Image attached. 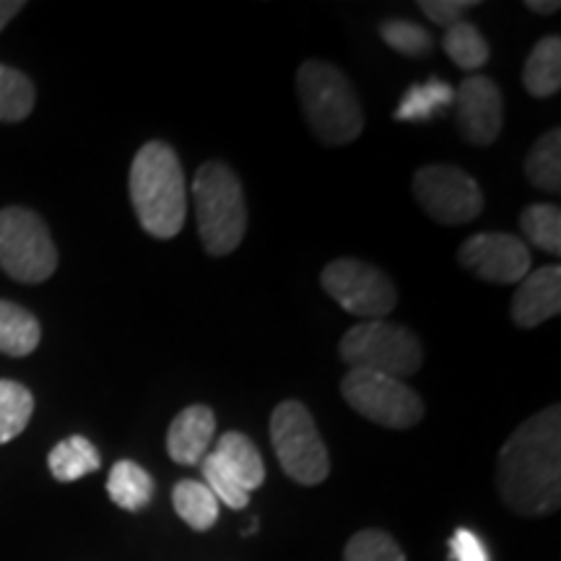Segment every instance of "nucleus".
I'll list each match as a JSON object with an SVG mask.
<instances>
[{
	"instance_id": "obj_28",
	"label": "nucleus",
	"mask_w": 561,
	"mask_h": 561,
	"mask_svg": "<svg viewBox=\"0 0 561 561\" xmlns=\"http://www.w3.org/2000/svg\"><path fill=\"white\" fill-rule=\"evenodd\" d=\"M380 37L388 47L396 53L409 55V58H424V55L432 53L434 39L432 34L424 30V26L413 24V21L405 19H390L380 26Z\"/></svg>"
},
{
	"instance_id": "obj_2",
	"label": "nucleus",
	"mask_w": 561,
	"mask_h": 561,
	"mask_svg": "<svg viewBox=\"0 0 561 561\" xmlns=\"http://www.w3.org/2000/svg\"><path fill=\"white\" fill-rule=\"evenodd\" d=\"M130 203L140 227L157 240H172L185 227L187 187L178 153L164 140H149L130 164Z\"/></svg>"
},
{
	"instance_id": "obj_10",
	"label": "nucleus",
	"mask_w": 561,
	"mask_h": 561,
	"mask_svg": "<svg viewBox=\"0 0 561 561\" xmlns=\"http://www.w3.org/2000/svg\"><path fill=\"white\" fill-rule=\"evenodd\" d=\"M322 289L339 301L343 310L362 320H385L396 310L398 291L392 280L375 265L339 257L322 268Z\"/></svg>"
},
{
	"instance_id": "obj_7",
	"label": "nucleus",
	"mask_w": 561,
	"mask_h": 561,
	"mask_svg": "<svg viewBox=\"0 0 561 561\" xmlns=\"http://www.w3.org/2000/svg\"><path fill=\"white\" fill-rule=\"evenodd\" d=\"M0 268L21 284H42L58 268V250L45 221L30 208L0 210Z\"/></svg>"
},
{
	"instance_id": "obj_26",
	"label": "nucleus",
	"mask_w": 561,
	"mask_h": 561,
	"mask_svg": "<svg viewBox=\"0 0 561 561\" xmlns=\"http://www.w3.org/2000/svg\"><path fill=\"white\" fill-rule=\"evenodd\" d=\"M520 227L525 237L541 248L543 252H551V255H559L561 252V210L559 206H551V203H536V206H528L520 216Z\"/></svg>"
},
{
	"instance_id": "obj_1",
	"label": "nucleus",
	"mask_w": 561,
	"mask_h": 561,
	"mask_svg": "<svg viewBox=\"0 0 561 561\" xmlns=\"http://www.w3.org/2000/svg\"><path fill=\"white\" fill-rule=\"evenodd\" d=\"M502 502L523 517H543L561 504V409L549 405L523 421L496 462Z\"/></svg>"
},
{
	"instance_id": "obj_6",
	"label": "nucleus",
	"mask_w": 561,
	"mask_h": 561,
	"mask_svg": "<svg viewBox=\"0 0 561 561\" xmlns=\"http://www.w3.org/2000/svg\"><path fill=\"white\" fill-rule=\"evenodd\" d=\"M271 445L284 473L301 486H318L331 473L328 447L305 403L284 401L273 409Z\"/></svg>"
},
{
	"instance_id": "obj_31",
	"label": "nucleus",
	"mask_w": 561,
	"mask_h": 561,
	"mask_svg": "<svg viewBox=\"0 0 561 561\" xmlns=\"http://www.w3.org/2000/svg\"><path fill=\"white\" fill-rule=\"evenodd\" d=\"M19 11H24V3H21V0H0V32L5 30V24H9Z\"/></svg>"
},
{
	"instance_id": "obj_22",
	"label": "nucleus",
	"mask_w": 561,
	"mask_h": 561,
	"mask_svg": "<svg viewBox=\"0 0 561 561\" xmlns=\"http://www.w3.org/2000/svg\"><path fill=\"white\" fill-rule=\"evenodd\" d=\"M525 178L538 191L559 193L561 191V130L551 128L533 146L525 159Z\"/></svg>"
},
{
	"instance_id": "obj_13",
	"label": "nucleus",
	"mask_w": 561,
	"mask_h": 561,
	"mask_svg": "<svg viewBox=\"0 0 561 561\" xmlns=\"http://www.w3.org/2000/svg\"><path fill=\"white\" fill-rule=\"evenodd\" d=\"M455 117L460 136L473 146H491L502 133V91L486 76H468L455 91Z\"/></svg>"
},
{
	"instance_id": "obj_27",
	"label": "nucleus",
	"mask_w": 561,
	"mask_h": 561,
	"mask_svg": "<svg viewBox=\"0 0 561 561\" xmlns=\"http://www.w3.org/2000/svg\"><path fill=\"white\" fill-rule=\"evenodd\" d=\"M343 561H405V553L390 533L359 530L346 543Z\"/></svg>"
},
{
	"instance_id": "obj_17",
	"label": "nucleus",
	"mask_w": 561,
	"mask_h": 561,
	"mask_svg": "<svg viewBox=\"0 0 561 561\" xmlns=\"http://www.w3.org/2000/svg\"><path fill=\"white\" fill-rule=\"evenodd\" d=\"M107 494L125 512H140L149 507L153 496V479L146 468L133 460H117L107 479Z\"/></svg>"
},
{
	"instance_id": "obj_3",
	"label": "nucleus",
	"mask_w": 561,
	"mask_h": 561,
	"mask_svg": "<svg viewBox=\"0 0 561 561\" xmlns=\"http://www.w3.org/2000/svg\"><path fill=\"white\" fill-rule=\"evenodd\" d=\"M297 94L314 138L328 146L351 144L362 136L364 112L354 87L325 60H307L297 70Z\"/></svg>"
},
{
	"instance_id": "obj_20",
	"label": "nucleus",
	"mask_w": 561,
	"mask_h": 561,
	"mask_svg": "<svg viewBox=\"0 0 561 561\" xmlns=\"http://www.w3.org/2000/svg\"><path fill=\"white\" fill-rule=\"evenodd\" d=\"M42 328L37 318L13 301L0 299V354L30 356L39 346Z\"/></svg>"
},
{
	"instance_id": "obj_29",
	"label": "nucleus",
	"mask_w": 561,
	"mask_h": 561,
	"mask_svg": "<svg viewBox=\"0 0 561 561\" xmlns=\"http://www.w3.org/2000/svg\"><path fill=\"white\" fill-rule=\"evenodd\" d=\"M476 0H421L419 9L426 13V19H432L434 24L439 26H453L458 24V21H462V16H466L468 11L476 9Z\"/></svg>"
},
{
	"instance_id": "obj_15",
	"label": "nucleus",
	"mask_w": 561,
	"mask_h": 561,
	"mask_svg": "<svg viewBox=\"0 0 561 561\" xmlns=\"http://www.w3.org/2000/svg\"><path fill=\"white\" fill-rule=\"evenodd\" d=\"M216 434V416L208 405H187L172 419L167 432V453L180 466H198L208 455Z\"/></svg>"
},
{
	"instance_id": "obj_21",
	"label": "nucleus",
	"mask_w": 561,
	"mask_h": 561,
	"mask_svg": "<svg viewBox=\"0 0 561 561\" xmlns=\"http://www.w3.org/2000/svg\"><path fill=\"white\" fill-rule=\"evenodd\" d=\"M455 104V89L442 79H430L416 83L403 94L396 110L398 123H426L437 115V110H447Z\"/></svg>"
},
{
	"instance_id": "obj_14",
	"label": "nucleus",
	"mask_w": 561,
	"mask_h": 561,
	"mask_svg": "<svg viewBox=\"0 0 561 561\" xmlns=\"http://www.w3.org/2000/svg\"><path fill=\"white\" fill-rule=\"evenodd\" d=\"M561 312V268L559 265H543V268L528 273L517 286L512 299V320L515 325L538 328L541 322L557 318Z\"/></svg>"
},
{
	"instance_id": "obj_25",
	"label": "nucleus",
	"mask_w": 561,
	"mask_h": 561,
	"mask_svg": "<svg viewBox=\"0 0 561 561\" xmlns=\"http://www.w3.org/2000/svg\"><path fill=\"white\" fill-rule=\"evenodd\" d=\"M34 83L16 68L0 66V123H21L32 115Z\"/></svg>"
},
{
	"instance_id": "obj_9",
	"label": "nucleus",
	"mask_w": 561,
	"mask_h": 561,
	"mask_svg": "<svg viewBox=\"0 0 561 561\" xmlns=\"http://www.w3.org/2000/svg\"><path fill=\"white\" fill-rule=\"evenodd\" d=\"M201 466L203 483L231 510L248 507L250 494L265 481L263 455L242 432L221 434L219 445L201 460Z\"/></svg>"
},
{
	"instance_id": "obj_8",
	"label": "nucleus",
	"mask_w": 561,
	"mask_h": 561,
	"mask_svg": "<svg viewBox=\"0 0 561 561\" xmlns=\"http://www.w3.org/2000/svg\"><path fill=\"white\" fill-rule=\"evenodd\" d=\"M346 403L385 430H411L424 416V401L398 377L371 369H348L341 380Z\"/></svg>"
},
{
	"instance_id": "obj_12",
	"label": "nucleus",
	"mask_w": 561,
	"mask_h": 561,
	"mask_svg": "<svg viewBox=\"0 0 561 561\" xmlns=\"http://www.w3.org/2000/svg\"><path fill=\"white\" fill-rule=\"evenodd\" d=\"M458 261L489 284H517L530 273V250L515 234L481 231L460 244Z\"/></svg>"
},
{
	"instance_id": "obj_32",
	"label": "nucleus",
	"mask_w": 561,
	"mask_h": 561,
	"mask_svg": "<svg viewBox=\"0 0 561 561\" xmlns=\"http://www.w3.org/2000/svg\"><path fill=\"white\" fill-rule=\"evenodd\" d=\"M525 5H528L530 11L541 13V16H551V13H557L561 9V3H557V0H528Z\"/></svg>"
},
{
	"instance_id": "obj_18",
	"label": "nucleus",
	"mask_w": 561,
	"mask_h": 561,
	"mask_svg": "<svg viewBox=\"0 0 561 561\" xmlns=\"http://www.w3.org/2000/svg\"><path fill=\"white\" fill-rule=\"evenodd\" d=\"M172 504L174 512L182 517V523H187L198 533L210 530L219 520V500L203 481L182 479L174 483Z\"/></svg>"
},
{
	"instance_id": "obj_24",
	"label": "nucleus",
	"mask_w": 561,
	"mask_h": 561,
	"mask_svg": "<svg viewBox=\"0 0 561 561\" xmlns=\"http://www.w3.org/2000/svg\"><path fill=\"white\" fill-rule=\"evenodd\" d=\"M34 413V396L26 385L0 380V445L16 439Z\"/></svg>"
},
{
	"instance_id": "obj_5",
	"label": "nucleus",
	"mask_w": 561,
	"mask_h": 561,
	"mask_svg": "<svg viewBox=\"0 0 561 561\" xmlns=\"http://www.w3.org/2000/svg\"><path fill=\"white\" fill-rule=\"evenodd\" d=\"M341 359L351 369H371L382 375L403 377L416 375L424 364V348L409 328L385 320H367L354 325L341 339Z\"/></svg>"
},
{
	"instance_id": "obj_4",
	"label": "nucleus",
	"mask_w": 561,
	"mask_h": 561,
	"mask_svg": "<svg viewBox=\"0 0 561 561\" xmlns=\"http://www.w3.org/2000/svg\"><path fill=\"white\" fill-rule=\"evenodd\" d=\"M198 234L208 255L221 257L240 248L248 231V206L240 178L221 161H206L193 180Z\"/></svg>"
},
{
	"instance_id": "obj_19",
	"label": "nucleus",
	"mask_w": 561,
	"mask_h": 561,
	"mask_svg": "<svg viewBox=\"0 0 561 561\" xmlns=\"http://www.w3.org/2000/svg\"><path fill=\"white\" fill-rule=\"evenodd\" d=\"M47 466H50V473L62 483L79 481L83 476L96 473L102 466L100 450L94 447V442H89L81 434H73V437L58 442L53 447L50 458H47Z\"/></svg>"
},
{
	"instance_id": "obj_30",
	"label": "nucleus",
	"mask_w": 561,
	"mask_h": 561,
	"mask_svg": "<svg viewBox=\"0 0 561 561\" xmlns=\"http://www.w3.org/2000/svg\"><path fill=\"white\" fill-rule=\"evenodd\" d=\"M450 559L453 561H491L486 543H483L481 538L468 528L455 530V536L450 538Z\"/></svg>"
},
{
	"instance_id": "obj_23",
	"label": "nucleus",
	"mask_w": 561,
	"mask_h": 561,
	"mask_svg": "<svg viewBox=\"0 0 561 561\" xmlns=\"http://www.w3.org/2000/svg\"><path fill=\"white\" fill-rule=\"evenodd\" d=\"M445 53L450 55V60L462 70H479L489 62V42L483 39L479 26L468 24V21H458V24L447 26L445 39Z\"/></svg>"
},
{
	"instance_id": "obj_11",
	"label": "nucleus",
	"mask_w": 561,
	"mask_h": 561,
	"mask_svg": "<svg viewBox=\"0 0 561 561\" xmlns=\"http://www.w3.org/2000/svg\"><path fill=\"white\" fill-rule=\"evenodd\" d=\"M413 195L419 206L437 224L458 227L479 219L483 210V193L471 174L453 164L421 167L413 178Z\"/></svg>"
},
{
	"instance_id": "obj_16",
	"label": "nucleus",
	"mask_w": 561,
	"mask_h": 561,
	"mask_svg": "<svg viewBox=\"0 0 561 561\" xmlns=\"http://www.w3.org/2000/svg\"><path fill=\"white\" fill-rule=\"evenodd\" d=\"M523 87L538 100L553 96L561 89V39L557 34L543 37L530 50L523 68Z\"/></svg>"
}]
</instances>
